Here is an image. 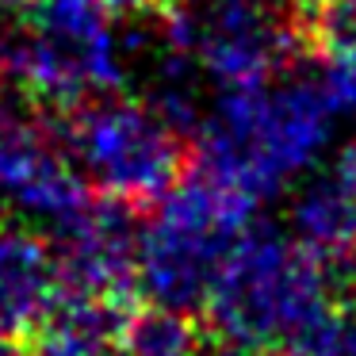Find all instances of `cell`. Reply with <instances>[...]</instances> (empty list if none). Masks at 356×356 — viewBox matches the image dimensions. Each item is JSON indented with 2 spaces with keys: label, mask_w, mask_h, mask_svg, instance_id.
<instances>
[{
  "label": "cell",
  "mask_w": 356,
  "mask_h": 356,
  "mask_svg": "<svg viewBox=\"0 0 356 356\" xmlns=\"http://www.w3.org/2000/svg\"><path fill=\"white\" fill-rule=\"evenodd\" d=\"M337 111L314 73L287 70L218 88L195 127V169L249 203L276 200L310 172L333 142Z\"/></svg>",
  "instance_id": "6da1fadb"
},
{
  "label": "cell",
  "mask_w": 356,
  "mask_h": 356,
  "mask_svg": "<svg viewBox=\"0 0 356 356\" xmlns=\"http://www.w3.org/2000/svg\"><path fill=\"white\" fill-rule=\"evenodd\" d=\"M203 314L211 333L261 348H291L333 314L330 261L310 253L287 230L249 226L230 249Z\"/></svg>",
  "instance_id": "7a4b0ae2"
},
{
  "label": "cell",
  "mask_w": 356,
  "mask_h": 356,
  "mask_svg": "<svg viewBox=\"0 0 356 356\" xmlns=\"http://www.w3.org/2000/svg\"><path fill=\"white\" fill-rule=\"evenodd\" d=\"M253 203L234 188L203 177H180L138 218L134 291L161 310H203L230 249L249 230Z\"/></svg>",
  "instance_id": "3957f363"
},
{
  "label": "cell",
  "mask_w": 356,
  "mask_h": 356,
  "mask_svg": "<svg viewBox=\"0 0 356 356\" xmlns=\"http://www.w3.org/2000/svg\"><path fill=\"white\" fill-rule=\"evenodd\" d=\"M100 0H31L0 58L19 96L70 111L127 77V47Z\"/></svg>",
  "instance_id": "277c9868"
},
{
  "label": "cell",
  "mask_w": 356,
  "mask_h": 356,
  "mask_svg": "<svg viewBox=\"0 0 356 356\" xmlns=\"http://www.w3.org/2000/svg\"><path fill=\"white\" fill-rule=\"evenodd\" d=\"M58 142L96 195L149 207L184 177V142L146 100L88 96L62 111Z\"/></svg>",
  "instance_id": "5b68a950"
},
{
  "label": "cell",
  "mask_w": 356,
  "mask_h": 356,
  "mask_svg": "<svg viewBox=\"0 0 356 356\" xmlns=\"http://www.w3.org/2000/svg\"><path fill=\"white\" fill-rule=\"evenodd\" d=\"M165 39L188 50L215 88H234L295 62L299 16L287 0H180Z\"/></svg>",
  "instance_id": "8992f818"
},
{
  "label": "cell",
  "mask_w": 356,
  "mask_h": 356,
  "mask_svg": "<svg viewBox=\"0 0 356 356\" xmlns=\"http://www.w3.org/2000/svg\"><path fill=\"white\" fill-rule=\"evenodd\" d=\"M88 195L92 188L77 177L54 127L27 115L19 104H0V203L50 234Z\"/></svg>",
  "instance_id": "52a82bcc"
},
{
  "label": "cell",
  "mask_w": 356,
  "mask_h": 356,
  "mask_svg": "<svg viewBox=\"0 0 356 356\" xmlns=\"http://www.w3.org/2000/svg\"><path fill=\"white\" fill-rule=\"evenodd\" d=\"M47 238L58 264V291L119 295V299L134 295L138 207L92 192Z\"/></svg>",
  "instance_id": "ba28073f"
},
{
  "label": "cell",
  "mask_w": 356,
  "mask_h": 356,
  "mask_svg": "<svg viewBox=\"0 0 356 356\" xmlns=\"http://www.w3.org/2000/svg\"><path fill=\"white\" fill-rule=\"evenodd\" d=\"M287 234L330 264L356 253V157L314 165L295 180L287 195Z\"/></svg>",
  "instance_id": "9c48e42d"
},
{
  "label": "cell",
  "mask_w": 356,
  "mask_h": 356,
  "mask_svg": "<svg viewBox=\"0 0 356 356\" xmlns=\"http://www.w3.org/2000/svg\"><path fill=\"white\" fill-rule=\"evenodd\" d=\"M58 299L50 238L24 218H0V337H27Z\"/></svg>",
  "instance_id": "30bf717a"
},
{
  "label": "cell",
  "mask_w": 356,
  "mask_h": 356,
  "mask_svg": "<svg viewBox=\"0 0 356 356\" xmlns=\"http://www.w3.org/2000/svg\"><path fill=\"white\" fill-rule=\"evenodd\" d=\"M131 318V299L58 291L27 333V356H119Z\"/></svg>",
  "instance_id": "8fae6325"
},
{
  "label": "cell",
  "mask_w": 356,
  "mask_h": 356,
  "mask_svg": "<svg viewBox=\"0 0 356 356\" xmlns=\"http://www.w3.org/2000/svg\"><path fill=\"white\" fill-rule=\"evenodd\" d=\"M218 88L207 81V73L195 65V58L188 50H180L177 42L165 39L161 50L149 54L146 81H142V100L172 123L180 134H195V127L203 123L211 100Z\"/></svg>",
  "instance_id": "7c38bea8"
},
{
  "label": "cell",
  "mask_w": 356,
  "mask_h": 356,
  "mask_svg": "<svg viewBox=\"0 0 356 356\" xmlns=\"http://www.w3.org/2000/svg\"><path fill=\"white\" fill-rule=\"evenodd\" d=\"M200 345L192 318L177 310L149 307L146 314H134L123 337V356H192Z\"/></svg>",
  "instance_id": "4fadbf2b"
},
{
  "label": "cell",
  "mask_w": 356,
  "mask_h": 356,
  "mask_svg": "<svg viewBox=\"0 0 356 356\" xmlns=\"http://www.w3.org/2000/svg\"><path fill=\"white\" fill-rule=\"evenodd\" d=\"M307 27L322 54L356 50V0H325L322 8L307 16Z\"/></svg>",
  "instance_id": "5bb4252c"
},
{
  "label": "cell",
  "mask_w": 356,
  "mask_h": 356,
  "mask_svg": "<svg viewBox=\"0 0 356 356\" xmlns=\"http://www.w3.org/2000/svg\"><path fill=\"white\" fill-rule=\"evenodd\" d=\"M318 81H322L325 96H330L337 119L356 123V50H337L325 54L318 65Z\"/></svg>",
  "instance_id": "9a60e30c"
},
{
  "label": "cell",
  "mask_w": 356,
  "mask_h": 356,
  "mask_svg": "<svg viewBox=\"0 0 356 356\" xmlns=\"http://www.w3.org/2000/svg\"><path fill=\"white\" fill-rule=\"evenodd\" d=\"M291 356H356V318L333 310L302 341H295Z\"/></svg>",
  "instance_id": "2e32d148"
},
{
  "label": "cell",
  "mask_w": 356,
  "mask_h": 356,
  "mask_svg": "<svg viewBox=\"0 0 356 356\" xmlns=\"http://www.w3.org/2000/svg\"><path fill=\"white\" fill-rule=\"evenodd\" d=\"M192 356H276L272 348H261V345H249V341H238V337H222V333H211V341L200 337Z\"/></svg>",
  "instance_id": "e0dca14e"
},
{
  "label": "cell",
  "mask_w": 356,
  "mask_h": 356,
  "mask_svg": "<svg viewBox=\"0 0 356 356\" xmlns=\"http://www.w3.org/2000/svg\"><path fill=\"white\" fill-rule=\"evenodd\" d=\"M104 8H108V16L115 19H138L146 16L149 8H157V0H100Z\"/></svg>",
  "instance_id": "ac0fdd59"
},
{
  "label": "cell",
  "mask_w": 356,
  "mask_h": 356,
  "mask_svg": "<svg viewBox=\"0 0 356 356\" xmlns=\"http://www.w3.org/2000/svg\"><path fill=\"white\" fill-rule=\"evenodd\" d=\"M12 31H16V19H12V4H8V0H0V58H4V50H8Z\"/></svg>",
  "instance_id": "d6986e66"
},
{
  "label": "cell",
  "mask_w": 356,
  "mask_h": 356,
  "mask_svg": "<svg viewBox=\"0 0 356 356\" xmlns=\"http://www.w3.org/2000/svg\"><path fill=\"white\" fill-rule=\"evenodd\" d=\"M287 4H291V8H295V16H302V19H307L310 12H314V8H322L325 0H287Z\"/></svg>",
  "instance_id": "ffe728a7"
},
{
  "label": "cell",
  "mask_w": 356,
  "mask_h": 356,
  "mask_svg": "<svg viewBox=\"0 0 356 356\" xmlns=\"http://www.w3.org/2000/svg\"><path fill=\"white\" fill-rule=\"evenodd\" d=\"M4 341H8V337H0V356H12V353H8V345H4Z\"/></svg>",
  "instance_id": "44dd1931"
},
{
  "label": "cell",
  "mask_w": 356,
  "mask_h": 356,
  "mask_svg": "<svg viewBox=\"0 0 356 356\" xmlns=\"http://www.w3.org/2000/svg\"><path fill=\"white\" fill-rule=\"evenodd\" d=\"M157 4H161V8H172V4H180V0H157Z\"/></svg>",
  "instance_id": "7402d4cb"
},
{
  "label": "cell",
  "mask_w": 356,
  "mask_h": 356,
  "mask_svg": "<svg viewBox=\"0 0 356 356\" xmlns=\"http://www.w3.org/2000/svg\"><path fill=\"white\" fill-rule=\"evenodd\" d=\"M8 4H31V0H8Z\"/></svg>",
  "instance_id": "603a6c76"
},
{
  "label": "cell",
  "mask_w": 356,
  "mask_h": 356,
  "mask_svg": "<svg viewBox=\"0 0 356 356\" xmlns=\"http://www.w3.org/2000/svg\"><path fill=\"white\" fill-rule=\"evenodd\" d=\"M119 356H123V353H119Z\"/></svg>",
  "instance_id": "cb8c5ba5"
}]
</instances>
